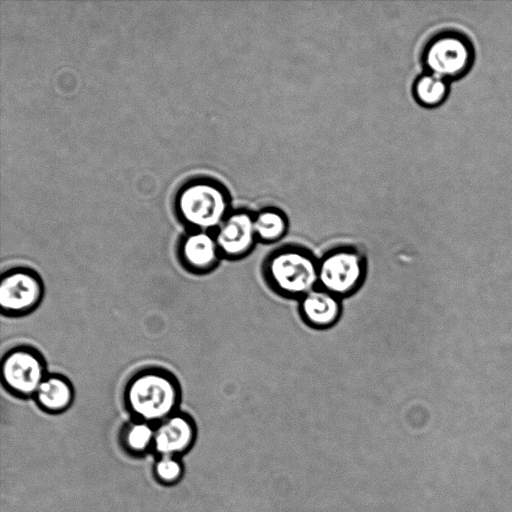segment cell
Wrapping results in <instances>:
<instances>
[{"mask_svg":"<svg viewBox=\"0 0 512 512\" xmlns=\"http://www.w3.org/2000/svg\"><path fill=\"white\" fill-rule=\"evenodd\" d=\"M446 79L429 73L419 77L414 85V94L419 103L435 106L441 103L447 94Z\"/></svg>","mask_w":512,"mask_h":512,"instance_id":"obj_14","label":"cell"},{"mask_svg":"<svg viewBox=\"0 0 512 512\" xmlns=\"http://www.w3.org/2000/svg\"><path fill=\"white\" fill-rule=\"evenodd\" d=\"M156 472L162 481L172 482L180 476L181 467L179 463L171 457H164L158 462Z\"/></svg>","mask_w":512,"mask_h":512,"instance_id":"obj_16","label":"cell"},{"mask_svg":"<svg viewBox=\"0 0 512 512\" xmlns=\"http://www.w3.org/2000/svg\"><path fill=\"white\" fill-rule=\"evenodd\" d=\"M254 228L258 242L272 244L288 231L286 215L276 208H264L254 214Z\"/></svg>","mask_w":512,"mask_h":512,"instance_id":"obj_13","label":"cell"},{"mask_svg":"<svg viewBox=\"0 0 512 512\" xmlns=\"http://www.w3.org/2000/svg\"><path fill=\"white\" fill-rule=\"evenodd\" d=\"M38 403L49 411H60L69 406L73 392L70 384L59 376L43 379L36 393Z\"/></svg>","mask_w":512,"mask_h":512,"instance_id":"obj_12","label":"cell"},{"mask_svg":"<svg viewBox=\"0 0 512 512\" xmlns=\"http://www.w3.org/2000/svg\"><path fill=\"white\" fill-rule=\"evenodd\" d=\"M154 433L148 424L136 423L127 432V444L131 449L143 450L154 439Z\"/></svg>","mask_w":512,"mask_h":512,"instance_id":"obj_15","label":"cell"},{"mask_svg":"<svg viewBox=\"0 0 512 512\" xmlns=\"http://www.w3.org/2000/svg\"><path fill=\"white\" fill-rule=\"evenodd\" d=\"M262 274L276 294L299 300L318 286V258L299 245H283L263 261Z\"/></svg>","mask_w":512,"mask_h":512,"instance_id":"obj_1","label":"cell"},{"mask_svg":"<svg viewBox=\"0 0 512 512\" xmlns=\"http://www.w3.org/2000/svg\"><path fill=\"white\" fill-rule=\"evenodd\" d=\"M214 236L221 256L236 260L249 255L258 242L254 214L247 210L230 212Z\"/></svg>","mask_w":512,"mask_h":512,"instance_id":"obj_6","label":"cell"},{"mask_svg":"<svg viewBox=\"0 0 512 512\" xmlns=\"http://www.w3.org/2000/svg\"><path fill=\"white\" fill-rule=\"evenodd\" d=\"M181 256L185 264L195 270L205 271L215 266L221 253L214 234L198 230L183 240Z\"/></svg>","mask_w":512,"mask_h":512,"instance_id":"obj_10","label":"cell"},{"mask_svg":"<svg viewBox=\"0 0 512 512\" xmlns=\"http://www.w3.org/2000/svg\"><path fill=\"white\" fill-rule=\"evenodd\" d=\"M191 423L184 416L167 417L154 433L155 447L164 455H171L186 449L193 439Z\"/></svg>","mask_w":512,"mask_h":512,"instance_id":"obj_11","label":"cell"},{"mask_svg":"<svg viewBox=\"0 0 512 512\" xmlns=\"http://www.w3.org/2000/svg\"><path fill=\"white\" fill-rule=\"evenodd\" d=\"M39 280L27 271H12L2 278L0 305L3 311L19 313L30 310L40 300Z\"/></svg>","mask_w":512,"mask_h":512,"instance_id":"obj_8","label":"cell"},{"mask_svg":"<svg viewBox=\"0 0 512 512\" xmlns=\"http://www.w3.org/2000/svg\"><path fill=\"white\" fill-rule=\"evenodd\" d=\"M302 321L313 329L334 326L342 314V299L317 286L298 300Z\"/></svg>","mask_w":512,"mask_h":512,"instance_id":"obj_9","label":"cell"},{"mask_svg":"<svg viewBox=\"0 0 512 512\" xmlns=\"http://www.w3.org/2000/svg\"><path fill=\"white\" fill-rule=\"evenodd\" d=\"M177 396L174 382L158 372L137 375L126 389V400L130 409L145 420L167 417L176 406Z\"/></svg>","mask_w":512,"mask_h":512,"instance_id":"obj_4","label":"cell"},{"mask_svg":"<svg viewBox=\"0 0 512 512\" xmlns=\"http://www.w3.org/2000/svg\"><path fill=\"white\" fill-rule=\"evenodd\" d=\"M44 378L42 362L31 351L13 350L3 359L2 379L6 386L16 393L35 394Z\"/></svg>","mask_w":512,"mask_h":512,"instance_id":"obj_7","label":"cell"},{"mask_svg":"<svg viewBox=\"0 0 512 512\" xmlns=\"http://www.w3.org/2000/svg\"><path fill=\"white\" fill-rule=\"evenodd\" d=\"M177 206L183 220L202 231L216 230L230 213L226 192L209 181L185 186L178 196Z\"/></svg>","mask_w":512,"mask_h":512,"instance_id":"obj_3","label":"cell"},{"mask_svg":"<svg viewBox=\"0 0 512 512\" xmlns=\"http://www.w3.org/2000/svg\"><path fill=\"white\" fill-rule=\"evenodd\" d=\"M471 61L470 44L456 33H444L435 37L424 51V63L430 73L444 79L464 73Z\"/></svg>","mask_w":512,"mask_h":512,"instance_id":"obj_5","label":"cell"},{"mask_svg":"<svg viewBox=\"0 0 512 512\" xmlns=\"http://www.w3.org/2000/svg\"><path fill=\"white\" fill-rule=\"evenodd\" d=\"M366 274V256L355 246H337L318 258V286L341 299L356 293Z\"/></svg>","mask_w":512,"mask_h":512,"instance_id":"obj_2","label":"cell"}]
</instances>
